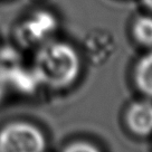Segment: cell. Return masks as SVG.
Returning a JSON list of instances; mask_svg holds the SVG:
<instances>
[{"mask_svg":"<svg viewBox=\"0 0 152 152\" xmlns=\"http://www.w3.org/2000/svg\"><path fill=\"white\" fill-rule=\"evenodd\" d=\"M34 72L40 84L62 88L74 83L81 71V61L72 45L48 40L38 49Z\"/></svg>","mask_w":152,"mask_h":152,"instance_id":"1","label":"cell"},{"mask_svg":"<svg viewBox=\"0 0 152 152\" xmlns=\"http://www.w3.org/2000/svg\"><path fill=\"white\" fill-rule=\"evenodd\" d=\"M44 134L31 124L17 122L0 131V152H44Z\"/></svg>","mask_w":152,"mask_h":152,"instance_id":"2","label":"cell"},{"mask_svg":"<svg viewBox=\"0 0 152 152\" xmlns=\"http://www.w3.org/2000/svg\"><path fill=\"white\" fill-rule=\"evenodd\" d=\"M57 18L48 10H37L19 24L18 39L24 45H38L50 40L49 37L56 31Z\"/></svg>","mask_w":152,"mask_h":152,"instance_id":"3","label":"cell"},{"mask_svg":"<svg viewBox=\"0 0 152 152\" xmlns=\"http://www.w3.org/2000/svg\"><path fill=\"white\" fill-rule=\"evenodd\" d=\"M126 122L131 131L140 137L152 133V103L142 101L130 106L126 113Z\"/></svg>","mask_w":152,"mask_h":152,"instance_id":"4","label":"cell"},{"mask_svg":"<svg viewBox=\"0 0 152 152\" xmlns=\"http://www.w3.org/2000/svg\"><path fill=\"white\" fill-rule=\"evenodd\" d=\"M4 73H5L9 84L15 86L16 88H18V91H21L25 93L33 92L37 87L38 84H40L34 69L31 71L24 69L18 65L12 69L4 72Z\"/></svg>","mask_w":152,"mask_h":152,"instance_id":"5","label":"cell"},{"mask_svg":"<svg viewBox=\"0 0 152 152\" xmlns=\"http://www.w3.org/2000/svg\"><path fill=\"white\" fill-rule=\"evenodd\" d=\"M134 80L139 90L152 97V50L138 62L134 71Z\"/></svg>","mask_w":152,"mask_h":152,"instance_id":"6","label":"cell"},{"mask_svg":"<svg viewBox=\"0 0 152 152\" xmlns=\"http://www.w3.org/2000/svg\"><path fill=\"white\" fill-rule=\"evenodd\" d=\"M132 35L142 46L152 47V17L140 16L133 21Z\"/></svg>","mask_w":152,"mask_h":152,"instance_id":"7","label":"cell"},{"mask_svg":"<svg viewBox=\"0 0 152 152\" xmlns=\"http://www.w3.org/2000/svg\"><path fill=\"white\" fill-rule=\"evenodd\" d=\"M64 152H101L99 149L90 143L86 142H77L73 143L65 149Z\"/></svg>","mask_w":152,"mask_h":152,"instance_id":"8","label":"cell"},{"mask_svg":"<svg viewBox=\"0 0 152 152\" xmlns=\"http://www.w3.org/2000/svg\"><path fill=\"white\" fill-rule=\"evenodd\" d=\"M8 85H9V83H8V80H7V77H6L5 73L0 71V101L4 97Z\"/></svg>","mask_w":152,"mask_h":152,"instance_id":"9","label":"cell"},{"mask_svg":"<svg viewBox=\"0 0 152 152\" xmlns=\"http://www.w3.org/2000/svg\"><path fill=\"white\" fill-rule=\"evenodd\" d=\"M142 4L147 7L148 9L152 11V0H142Z\"/></svg>","mask_w":152,"mask_h":152,"instance_id":"10","label":"cell"}]
</instances>
